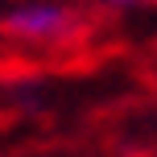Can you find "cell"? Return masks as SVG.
I'll return each instance as SVG.
<instances>
[{
    "label": "cell",
    "instance_id": "cell-2",
    "mask_svg": "<svg viewBox=\"0 0 157 157\" xmlns=\"http://www.w3.org/2000/svg\"><path fill=\"white\" fill-rule=\"evenodd\" d=\"M108 8H141V4H153V0H99Z\"/></svg>",
    "mask_w": 157,
    "mask_h": 157
},
{
    "label": "cell",
    "instance_id": "cell-1",
    "mask_svg": "<svg viewBox=\"0 0 157 157\" xmlns=\"http://www.w3.org/2000/svg\"><path fill=\"white\" fill-rule=\"evenodd\" d=\"M0 29L13 41H29V46H58L83 33V17L62 0H25V4L8 8L0 17Z\"/></svg>",
    "mask_w": 157,
    "mask_h": 157
}]
</instances>
